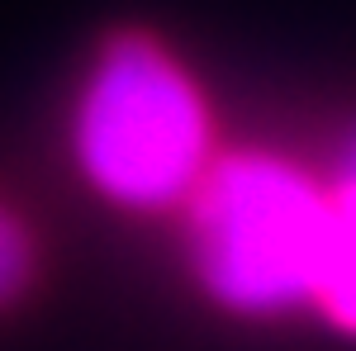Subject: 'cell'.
Wrapping results in <instances>:
<instances>
[{
	"mask_svg": "<svg viewBox=\"0 0 356 351\" xmlns=\"http://www.w3.org/2000/svg\"><path fill=\"white\" fill-rule=\"evenodd\" d=\"M72 157L90 190L129 214L186 209L219 162L209 100L157 38L119 33L76 90Z\"/></svg>",
	"mask_w": 356,
	"mask_h": 351,
	"instance_id": "cell-1",
	"label": "cell"
},
{
	"mask_svg": "<svg viewBox=\"0 0 356 351\" xmlns=\"http://www.w3.org/2000/svg\"><path fill=\"white\" fill-rule=\"evenodd\" d=\"M204 295L243 318L314 304L328 233V181L271 152H228L186 204Z\"/></svg>",
	"mask_w": 356,
	"mask_h": 351,
	"instance_id": "cell-2",
	"label": "cell"
},
{
	"mask_svg": "<svg viewBox=\"0 0 356 351\" xmlns=\"http://www.w3.org/2000/svg\"><path fill=\"white\" fill-rule=\"evenodd\" d=\"M314 304L328 313V323L356 337V190L328 186V233H323Z\"/></svg>",
	"mask_w": 356,
	"mask_h": 351,
	"instance_id": "cell-3",
	"label": "cell"
},
{
	"mask_svg": "<svg viewBox=\"0 0 356 351\" xmlns=\"http://www.w3.org/2000/svg\"><path fill=\"white\" fill-rule=\"evenodd\" d=\"M29 275H33V243H29L24 223L0 204V309L24 295Z\"/></svg>",
	"mask_w": 356,
	"mask_h": 351,
	"instance_id": "cell-4",
	"label": "cell"
},
{
	"mask_svg": "<svg viewBox=\"0 0 356 351\" xmlns=\"http://www.w3.org/2000/svg\"><path fill=\"white\" fill-rule=\"evenodd\" d=\"M328 186H337V190H356V129L342 138V147H337V162H332Z\"/></svg>",
	"mask_w": 356,
	"mask_h": 351,
	"instance_id": "cell-5",
	"label": "cell"
}]
</instances>
